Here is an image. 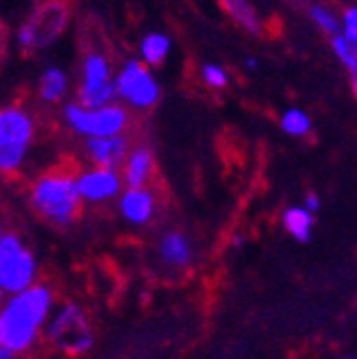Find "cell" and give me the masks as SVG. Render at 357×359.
<instances>
[{
  "instance_id": "cell-1",
  "label": "cell",
  "mask_w": 357,
  "mask_h": 359,
  "mask_svg": "<svg viewBox=\"0 0 357 359\" xmlns=\"http://www.w3.org/2000/svg\"><path fill=\"white\" fill-rule=\"evenodd\" d=\"M50 308L52 293L43 285H32L22 293L11 295L0 314V346L9 348L13 355L26 351L34 342Z\"/></svg>"
},
{
  "instance_id": "cell-2",
  "label": "cell",
  "mask_w": 357,
  "mask_h": 359,
  "mask_svg": "<svg viewBox=\"0 0 357 359\" xmlns=\"http://www.w3.org/2000/svg\"><path fill=\"white\" fill-rule=\"evenodd\" d=\"M81 201L83 197L77 187V175H73L71 171H48L39 175L30 187L32 210L48 222L58 224V227H67L77 218Z\"/></svg>"
},
{
  "instance_id": "cell-3",
  "label": "cell",
  "mask_w": 357,
  "mask_h": 359,
  "mask_svg": "<svg viewBox=\"0 0 357 359\" xmlns=\"http://www.w3.org/2000/svg\"><path fill=\"white\" fill-rule=\"evenodd\" d=\"M71 9L67 0H39L15 30V45L24 54H34L54 45L69 28Z\"/></svg>"
},
{
  "instance_id": "cell-4",
  "label": "cell",
  "mask_w": 357,
  "mask_h": 359,
  "mask_svg": "<svg viewBox=\"0 0 357 359\" xmlns=\"http://www.w3.org/2000/svg\"><path fill=\"white\" fill-rule=\"evenodd\" d=\"M75 101L83 107H105L118 103L116 69L107 52L101 48H86L79 58Z\"/></svg>"
},
{
  "instance_id": "cell-5",
  "label": "cell",
  "mask_w": 357,
  "mask_h": 359,
  "mask_svg": "<svg viewBox=\"0 0 357 359\" xmlns=\"http://www.w3.org/2000/svg\"><path fill=\"white\" fill-rule=\"evenodd\" d=\"M60 118L71 133L83 140L126 135L130 126V111L122 103H112L105 107H83L73 99L62 105Z\"/></svg>"
},
{
  "instance_id": "cell-6",
  "label": "cell",
  "mask_w": 357,
  "mask_h": 359,
  "mask_svg": "<svg viewBox=\"0 0 357 359\" xmlns=\"http://www.w3.org/2000/svg\"><path fill=\"white\" fill-rule=\"evenodd\" d=\"M36 120L26 105L11 103L0 111V169L3 173H15L34 142Z\"/></svg>"
},
{
  "instance_id": "cell-7",
  "label": "cell",
  "mask_w": 357,
  "mask_h": 359,
  "mask_svg": "<svg viewBox=\"0 0 357 359\" xmlns=\"http://www.w3.org/2000/svg\"><path fill=\"white\" fill-rule=\"evenodd\" d=\"M116 93L118 103L128 111H150L159 105L163 90L154 69L144 65L137 56H130L116 69Z\"/></svg>"
},
{
  "instance_id": "cell-8",
  "label": "cell",
  "mask_w": 357,
  "mask_h": 359,
  "mask_svg": "<svg viewBox=\"0 0 357 359\" xmlns=\"http://www.w3.org/2000/svg\"><path fill=\"white\" fill-rule=\"evenodd\" d=\"M34 257L26 250L18 236H3L0 240V287L3 291L18 295L32 287L34 280Z\"/></svg>"
},
{
  "instance_id": "cell-9",
  "label": "cell",
  "mask_w": 357,
  "mask_h": 359,
  "mask_svg": "<svg viewBox=\"0 0 357 359\" xmlns=\"http://www.w3.org/2000/svg\"><path fill=\"white\" fill-rule=\"evenodd\" d=\"M48 338L71 355H81L93 346V334L88 327L86 314L75 304L65 306L52 319L48 327Z\"/></svg>"
},
{
  "instance_id": "cell-10",
  "label": "cell",
  "mask_w": 357,
  "mask_h": 359,
  "mask_svg": "<svg viewBox=\"0 0 357 359\" xmlns=\"http://www.w3.org/2000/svg\"><path fill=\"white\" fill-rule=\"evenodd\" d=\"M77 187H79L83 201L103 203V201H109V199L122 195L124 180H122V173L116 169L90 165L88 169L77 173Z\"/></svg>"
},
{
  "instance_id": "cell-11",
  "label": "cell",
  "mask_w": 357,
  "mask_h": 359,
  "mask_svg": "<svg viewBox=\"0 0 357 359\" xmlns=\"http://www.w3.org/2000/svg\"><path fill=\"white\" fill-rule=\"evenodd\" d=\"M83 154L95 167L116 169L122 171L124 161L130 152V140L128 135H114V137H93L83 140Z\"/></svg>"
},
{
  "instance_id": "cell-12",
  "label": "cell",
  "mask_w": 357,
  "mask_h": 359,
  "mask_svg": "<svg viewBox=\"0 0 357 359\" xmlns=\"http://www.w3.org/2000/svg\"><path fill=\"white\" fill-rule=\"evenodd\" d=\"M154 171V152L146 144L133 146L124 167H122V180H124V189H142L148 187L150 177Z\"/></svg>"
},
{
  "instance_id": "cell-13",
  "label": "cell",
  "mask_w": 357,
  "mask_h": 359,
  "mask_svg": "<svg viewBox=\"0 0 357 359\" xmlns=\"http://www.w3.org/2000/svg\"><path fill=\"white\" fill-rule=\"evenodd\" d=\"M69 90H71V79L69 73L56 65L43 69V73L39 75L36 81V99L41 101V105H65L67 97H69Z\"/></svg>"
},
{
  "instance_id": "cell-14",
  "label": "cell",
  "mask_w": 357,
  "mask_h": 359,
  "mask_svg": "<svg viewBox=\"0 0 357 359\" xmlns=\"http://www.w3.org/2000/svg\"><path fill=\"white\" fill-rule=\"evenodd\" d=\"M120 212L133 224H144L154 216V193L148 187L124 189L120 195Z\"/></svg>"
},
{
  "instance_id": "cell-15",
  "label": "cell",
  "mask_w": 357,
  "mask_h": 359,
  "mask_svg": "<svg viewBox=\"0 0 357 359\" xmlns=\"http://www.w3.org/2000/svg\"><path fill=\"white\" fill-rule=\"evenodd\" d=\"M220 9L225 11L231 22L242 28L250 36H263L265 32V20L261 18L259 9L250 0H218Z\"/></svg>"
},
{
  "instance_id": "cell-16",
  "label": "cell",
  "mask_w": 357,
  "mask_h": 359,
  "mask_svg": "<svg viewBox=\"0 0 357 359\" xmlns=\"http://www.w3.org/2000/svg\"><path fill=\"white\" fill-rule=\"evenodd\" d=\"M171 54V36L161 30H150L140 39L137 58L150 69H159Z\"/></svg>"
},
{
  "instance_id": "cell-17",
  "label": "cell",
  "mask_w": 357,
  "mask_h": 359,
  "mask_svg": "<svg viewBox=\"0 0 357 359\" xmlns=\"http://www.w3.org/2000/svg\"><path fill=\"white\" fill-rule=\"evenodd\" d=\"M161 259L171 267H184L191 261V244L184 233L180 231H167L159 244Z\"/></svg>"
},
{
  "instance_id": "cell-18",
  "label": "cell",
  "mask_w": 357,
  "mask_h": 359,
  "mask_svg": "<svg viewBox=\"0 0 357 359\" xmlns=\"http://www.w3.org/2000/svg\"><path fill=\"white\" fill-rule=\"evenodd\" d=\"M306 13H308V20L315 24V28L328 39L340 34V11H336L330 3L315 0L310 7H306Z\"/></svg>"
},
{
  "instance_id": "cell-19",
  "label": "cell",
  "mask_w": 357,
  "mask_h": 359,
  "mask_svg": "<svg viewBox=\"0 0 357 359\" xmlns=\"http://www.w3.org/2000/svg\"><path fill=\"white\" fill-rule=\"evenodd\" d=\"M312 212H308L306 208H287L283 214V227L287 233H291L297 242H308L310 240V231H312Z\"/></svg>"
},
{
  "instance_id": "cell-20",
  "label": "cell",
  "mask_w": 357,
  "mask_h": 359,
  "mask_svg": "<svg viewBox=\"0 0 357 359\" xmlns=\"http://www.w3.org/2000/svg\"><path fill=\"white\" fill-rule=\"evenodd\" d=\"M330 50L349 75H357V43L349 41L344 34L330 39Z\"/></svg>"
},
{
  "instance_id": "cell-21",
  "label": "cell",
  "mask_w": 357,
  "mask_h": 359,
  "mask_svg": "<svg viewBox=\"0 0 357 359\" xmlns=\"http://www.w3.org/2000/svg\"><path fill=\"white\" fill-rule=\"evenodd\" d=\"M281 128L287 135H291V137H306V135L312 130V120L304 109L289 107L281 114Z\"/></svg>"
},
{
  "instance_id": "cell-22",
  "label": "cell",
  "mask_w": 357,
  "mask_h": 359,
  "mask_svg": "<svg viewBox=\"0 0 357 359\" xmlns=\"http://www.w3.org/2000/svg\"><path fill=\"white\" fill-rule=\"evenodd\" d=\"M199 77H201L203 86L214 90V93H218V90H225L229 86V81H231L227 69L222 65H218V62H203L199 67Z\"/></svg>"
},
{
  "instance_id": "cell-23",
  "label": "cell",
  "mask_w": 357,
  "mask_h": 359,
  "mask_svg": "<svg viewBox=\"0 0 357 359\" xmlns=\"http://www.w3.org/2000/svg\"><path fill=\"white\" fill-rule=\"evenodd\" d=\"M340 34L357 43V3H349L340 9Z\"/></svg>"
},
{
  "instance_id": "cell-24",
  "label": "cell",
  "mask_w": 357,
  "mask_h": 359,
  "mask_svg": "<svg viewBox=\"0 0 357 359\" xmlns=\"http://www.w3.org/2000/svg\"><path fill=\"white\" fill-rule=\"evenodd\" d=\"M319 205H321V201H319V197H317L315 193H306V197H304V208H306L308 212H317Z\"/></svg>"
},
{
  "instance_id": "cell-25",
  "label": "cell",
  "mask_w": 357,
  "mask_h": 359,
  "mask_svg": "<svg viewBox=\"0 0 357 359\" xmlns=\"http://www.w3.org/2000/svg\"><path fill=\"white\" fill-rule=\"evenodd\" d=\"M244 67H246L248 71H257V69H259V60H257L255 56H248V58L244 60Z\"/></svg>"
},
{
  "instance_id": "cell-26",
  "label": "cell",
  "mask_w": 357,
  "mask_h": 359,
  "mask_svg": "<svg viewBox=\"0 0 357 359\" xmlns=\"http://www.w3.org/2000/svg\"><path fill=\"white\" fill-rule=\"evenodd\" d=\"M349 86H351V93L357 99V75H349Z\"/></svg>"
},
{
  "instance_id": "cell-27",
  "label": "cell",
  "mask_w": 357,
  "mask_h": 359,
  "mask_svg": "<svg viewBox=\"0 0 357 359\" xmlns=\"http://www.w3.org/2000/svg\"><path fill=\"white\" fill-rule=\"evenodd\" d=\"M293 5H297V7H310L312 3H315V0H291Z\"/></svg>"
},
{
  "instance_id": "cell-28",
  "label": "cell",
  "mask_w": 357,
  "mask_h": 359,
  "mask_svg": "<svg viewBox=\"0 0 357 359\" xmlns=\"http://www.w3.org/2000/svg\"><path fill=\"white\" fill-rule=\"evenodd\" d=\"M13 357V353L9 351V348H3L0 346V359H11Z\"/></svg>"
},
{
  "instance_id": "cell-29",
  "label": "cell",
  "mask_w": 357,
  "mask_h": 359,
  "mask_svg": "<svg viewBox=\"0 0 357 359\" xmlns=\"http://www.w3.org/2000/svg\"><path fill=\"white\" fill-rule=\"evenodd\" d=\"M234 246H238V248H242V246H244V238H240V236H238V238L234 240Z\"/></svg>"
}]
</instances>
